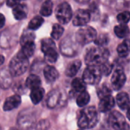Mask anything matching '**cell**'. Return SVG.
<instances>
[{"label":"cell","instance_id":"obj_8","mask_svg":"<svg viewBox=\"0 0 130 130\" xmlns=\"http://www.w3.org/2000/svg\"><path fill=\"white\" fill-rule=\"evenodd\" d=\"M56 17L59 23L62 24H68L72 18V11L70 5L67 2L59 4L56 9Z\"/></svg>","mask_w":130,"mask_h":130},{"label":"cell","instance_id":"obj_12","mask_svg":"<svg viewBox=\"0 0 130 130\" xmlns=\"http://www.w3.org/2000/svg\"><path fill=\"white\" fill-rule=\"evenodd\" d=\"M115 105V100L111 94L107 95L103 98L101 99V101L99 102L98 109L100 112L105 113L110 111Z\"/></svg>","mask_w":130,"mask_h":130},{"label":"cell","instance_id":"obj_25","mask_svg":"<svg viewBox=\"0 0 130 130\" xmlns=\"http://www.w3.org/2000/svg\"><path fill=\"white\" fill-rule=\"evenodd\" d=\"M90 101V95L88 91H84L82 92H80L79 95L78 96L76 99V103L78 107H83L86 106Z\"/></svg>","mask_w":130,"mask_h":130},{"label":"cell","instance_id":"obj_27","mask_svg":"<svg viewBox=\"0 0 130 130\" xmlns=\"http://www.w3.org/2000/svg\"><path fill=\"white\" fill-rule=\"evenodd\" d=\"M64 28L59 24H55L53 26L52 32H51V37L54 40H59L62 35L63 34Z\"/></svg>","mask_w":130,"mask_h":130},{"label":"cell","instance_id":"obj_15","mask_svg":"<svg viewBox=\"0 0 130 130\" xmlns=\"http://www.w3.org/2000/svg\"><path fill=\"white\" fill-rule=\"evenodd\" d=\"M13 15L14 18L18 21L26 18L27 15V7L24 4H18L13 8Z\"/></svg>","mask_w":130,"mask_h":130},{"label":"cell","instance_id":"obj_21","mask_svg":"<svg viewBox=\"0 0 130 130\" xmlns=\"http://www.w3.org/2000/svg\"><path fill=\"white\" fill-rule=\"evenodd\" d=\"M25 85L28 89L32 90V89L40 87L41 85V80L39 76H37L36 75H30L26 79Z\"/></svg>","mask_w":130,"mask_h":130},{"label":"cell","instance_id":"obj_37","mask_svg":"<svg viewBox=\"0 0 130 130\" xmlns=\"http://www.w3.org/2000/svg\"><path fill=\"white\" fill-rule=\"evenodd\" d=\"M126 116H127V118L130 120V107L128 108V110H127V113H126Z\"/></svg>","mask_w":130,"mask_h":130},{"label":"cell","instance_id":"obj_2","mask_svg":"<svg viewBox=\"0 0 130 130\" xmlns=\"http://www.w3.org/2000/svg\"><path fill=\"white\" fill-rule=\"evenodd\" d=\"M98 122V112L94 107H88L83 109L78 120V126L83 129L94 128Z\"/></svg>","mask_w":130,"mask_h":130},{"label":"cell","instance_id":"obj_6","mask_svg":"<svg viewBox=\"0 0 130 130\" xmlns=\"http://www.w3.org/2000/svg\"><path fill=\"white\" fill-rule=\"evenodd\" d=\"M102 72L99 66H88L83 72V80L88 85H97L101 80Z\"/></svg>","mask_w":130,"mask_h":130},{"label":"cell","instance_id":"obj_24","mask_svg":"<svg viewBox=\"0 0 130 130\" xmlns=\"http://www.w3.org/2000/svg\"><path fill=\"white\" fill-rule=\"evenodd\" d=\"M72 87L73 90L75 92H79L80 93V92H82V91H85L86 83L85 82L83 78L82 79L80 78H75L72 82Z\"/></svg>","mask_w":130,"mask_h":130},{"label":"cell","instance_id":"obj_16","mask_svg":"<svg viewBox=\"0 0 130 130\" xmlns=\"http://www.w3.org/2000/svg\"><path fill=\"white\" fill-rule=\"evenodd\" d=\"M117 103L121 110H126L130 106V98L127 93L120 92L117 95Z\"/></svg>","mask_w":130,"mask_h":130},{"label":"cell","instance_id":"obj_10","mask_svg":"<svg viewBox=\"0 0 130 130\" xmlns=\"http://www.w3.org/2000/svg\"><path fill=\"white\" fill-rule=\"evenodd\" d=\"M91 19V13L87 10L78 9L73 18L72 23L75 26L82 27L86 25Z\"/></svg>","mask_w":130,"mask_h":130},{"label":"cell","instance_id":"obj_30","mask_svg":"<svg viewBox=\"0 0 130 130\" xmlns=\"http://www.w3.org/2000/svg\"><path fill=\"white\" fill-rule=\"evenodd\" d=\"M99 68H100V69H101V71L102 72V75H104L106 76H108L111 73V72H112L113 65L111 63H110L108 62V60H107V61L104 62L103 64H101L99 66Z\"/></svg>","mask_w":130,"mask_h":130},{"label":"cell","instance_id":"obj_28","mask_svg":"<svg viewBox=\"0 0 130 130\" xmlns=\"http://www.w3.org/2000/svg\"><path fill=\"white\" fill-rule=\"evenodd\" d=\"M34 38H35V35L34 34L33 32L28 31V30H25L22 34V35L21 37L20 43H21V46H23L24 44H25L27 42L34 41Z\"/></svg>","mask_w":130,"mask_h":130},{"label":"cell","instance_id":"obj_18","mask_svg":"<svg viewBox=\"0 0 130 130\" xmlns=\"http://www.w3.org/2000/svg\"><path fill=\"white\" fill-rule=\"evenodd\" d=\"M35 49H36V45L34 43V41H30V42H27L25 44H24L19 53L21 55H23L24 56L29 59L30 57H31L34 55Z\"/></svg>","mask_w":130,"mask_h":130},{"label":"cell","instance_id":"obj_11","mask_svg":"<svg viewBox=\"0 0 130 130\" xmlns=\"http://www.w3.org/2000/svg\"><path fill=\"white\" fill-rule=\"evenodd\" d=\"M21 103V98L19 95L14 94L12 96L8 97L3 105V110L5 111H10L14 109H16L19 107Z\"/></svg>","mask_w":130,"mask_h":130},{"label":"cell","instance_id":"obj_13","mask_svg":"<svg viewBox=\"0 0 130 130\" xmlns=\"http://www.w3.org/2000/svg\"><path fill=\"white\" fill-rule=\"evenodd\" d=\"M12 82V75L9 69L4 68L0 71V87L3 89L10 88Z\"/></svg>","mask_w":130,"mask_h":130},{"label":"cell","instance_id":"obj_1","mask_svg":"<svg viewBox=\"0 0 130 130\" xmlns=\"http://www.w3.org/2000/svg\"><path fill=\"white\" fill-rule=\"evenodd\" d=\"M110 56V52L107 49L103 46L92 47L88 50L85 61L88 66H100L104 62L108 60Z\"/></svg>","mask_w":130,"mask_h":130},{"label":"cell","instance_id":"obj_3","mask_svg":"<svg viewBox=\"0 0 130 130\" xmlns=\"http://www.w3.org/2000/svg\"><path fill=\"white\" fill-rule=\"evenodd\" d=\"M28 66V58L18 53L11 60L9 64V71L12 76H19L27 71Z\"/></svg>","mask_w":130,"mask_h":130},{"label":"cell","instance_id":"obj_32","mask_svg":"<svg viewBox=\"0 0 130 130\" xmlns=\"http://www.w3.org/2000/svg\"><path fill=\"white\" fill-rule=\"evenodd\" d=\"M110 38L107 34H101L98 38L94 40L95 44L99 46H104L109 43Z\"/></svg>","mask_w":130,"mask_h":130},{"label":"cell","instance_id":"obj_5","mask_svg":"<svg viewBox=\"0 0 130 130\" xmlns=\"http://www.w3.org/2000/svg\"><path fill=\"white\" fill-rule=\"evenodd\" d=\"M41 50L46 60L50 63H54L58 59V53L54 41L50 38H45L41 42Z\"/></svg>","mask_w":130,"mask_h":130},{"label":"cell","instance_id":"obj_29","mask_svg":"<svg viewBox=\"0 0 130 130\" xmlns=\"http://www.w3.org/2000/svg\"><path fill=\"white\" fill-rule=\"evenodd\" d=\"M111 94V89L110 88V87L107 85V84H104L102 85L98 89V95L100 99L110 95Z\"/></svg>","mask_w":130,"mask_h":130},{"label":"cell","instance_id":"obj_38","mask_svg":"<svg viewBox=\"0 0 130 130\" xmlns=\"http://www.w3.org/2000/svg\"><path fill=\"white\" fill-rule=\"evenodd\" d=\"M78 2H79V3H85V2H89L90 0H76Z\"/></svg>","mask_w":130,"mask_h":130},{"label":"cell","instance_id":"obj_34","mask_svg":"<svg viewBox=\"0 0 130 130\" xmlns=\"http://www.w3.org/2000/svg\"><path fill=\"white\" fill-rule=\"evenodd\" d=\"M21 0H7V5L8 7H14L16 6L17 5L20 4Z\"/></svg>","mask_w":130,"mask_h":130},{"label":"cell","instance_id":"obj_36","mask_svg":"<svg viewBox=\"0 0 130 130\" xmlns=\"http://www.w3.org/2000/svg\"><path fill=\"white\" fill-rule=\"evenodd\" d=\"M5 61V57L2 55H0V66H2L4 63Z\"/></svg>","mask_w":130,"mask_h":130},{"label":"cell","instance_id":"obj_19","mask_svg":"<svg viewBox=\"0 0 130 130\" xmlns=\"http://www.w3.org/2000/svg\"><path fill=\"white\" fill-rule=\"evenodd\" d=\"M117 53L120 57H126L130 53V40L129 39H125L118 46Z\"/></svg>","mask_w":130,"mask_h":130},{"label":"cell","instance_id":"obj_22","mask_svg":"<svg viewBox=\"0 0 130 130\" xmlns=\"http://www.w3.org/2000/svg\"><path fill=\"white\" fill-rule=\"evenodd\" d=\"M114 32L115 34L120 38H125L128 37L130 34L129 28L126 25V24H120L119 25H117L114 27Z\"/></svg>","mask_w":130,"mask_h":130},{"label":"cell","instance_id":"obj_17","mask_svg":"<svg viewBox=\"0 0 130 130\" xmlns=\"http://www.w3.org/2000/svg\"><path fill=\"white\" fill-rule=\"evenodd\" d=\"M44 93H45L44 89L43 88H41L40 86L32 89L31 92H30V95L32 103L34 104H39L42 101V99L44 96Z\"/></svg>","mask_w":130,"mask_h":130},{"label":"cell","instance_id":"obj_35","mask_svg":"<svg viewBox=\"0 0 130 130\" xmlns=\"http://www.w3.org/2000/svg\"><path fill=\"white\" fill-rule=\"evenodd\" d=\"M5 24V18L2 14L0 13V29L4 27Z\"/></svg>","mask_w":130,"mask_h":130},{"label":"cell","instance_id":"obj_9","mask_svg":"<svg viewBox=\"0 0 130 130\" xmlns=\"http://www.w3.org/2000/svg\"><path fill=\"white\" fill-rule=\"evenodd\" d=\"M126 82V76L123 69H116L111 77V85L115 91L120 90Z\"/></svg>","mask_w":130,"mask_h":130},{"label":"cell","instance_id":"obj_4","mask_svg":"<svg viewBox=\"0 0 130 130\" xmlns=\"http://www.w3.org/2000/svg\"><path fill=\"white\" fill-rule=\"evenodd\" d=\"M97 37V31L94 28L89 26H82L76 32L75 39L78 43L85 46L93 42Z\"/></svg>","mask_w":130,"mask_h":130},{"label":"cell","instance_id":"obj_14","mask_svg":"<svg viewBox=\"0 0 130 130\" xmlns=\"http://www.w3.org/2000/svg\"><path fill=\"white\" fill-rule=\"evenodd\" d=\"M43 75L45 79L49 83H53L59 78V72L55 67L52 66H46L43 69Z\"/></svg>","mask_w":130,"mask_h":130},{"label":"cell","instance_id":"obj_23","mask_svg":"<svg viewBox=\"0 0 130 130\" xmlns=\"http://www.w3.org/2000/svg\"><path fill=\"white\" fill-rule=\"evenodd\" d=\"M53 2L51 0H46L43 2V4L41 6V8L40 10V14L42 16L48 17L51 15L53 12Z\"/></svg>","mask_w":130,"mask_h":130},{"label":"cell","instance_id":"obj_33","mask_svg":"<svg viewBox=\"0 0 130 130\" xmlns=\"http://www.w3.org/2000/svg\"><path fill=\"white\" fill-rule=\"evenodd\" d=\"M58 101V94H53L50 95L49 98H47V105L49 107L53 108L55 107Z\"/></svg>","mask_w":130,"mask_h":130},{"label":"cell","instance_id":"obj_20","mask_svg":"<svg viewBox=\"0 0 130 130\" xmlns=\"http://www.w3.org/2000/svg\"><path fill=\"white\" fill-rule=\"evenodd\" d=\"M81 66H82V62L80 60H75L71 64H69L68 67L66 68V75L68 77L75 76L79 71Z\"/></svg>","mask_w":130,"mask_h":130},{"label":"cell","instance_id":"obj_31","mask_svg":"<svg viewBox=\"0 0 130 130\" xmlns=\"http://www.w3.org/2000/svg\"><path fill=\"white\" fill-rule=\"evenodd\" d=\"M117 19L120 24H127L130 21V12L129 11H124L118 14Z\"/></svg>","mask_w":130,"mask_h":130},{"label":"cell","instance_id":"obj_26","mask_svg":"<svg viewBox=\"0 0 130 130\" xmlns=\"http://www.w3.org/2000/svg\"><path fill=\"white\" fill-rule=\"evenodd\" d=\"M43 18L41 16H36L31 19V21L28 24V27L31 30H37L40 27V26L43 24Z\"/></svg>","mask_w":130,"mask_h":130},{"label":"cell","instance_id":"obj_7","mask_svg":"<svg viewBox=\"0 0 130 130\" xmlns=\"http://www.w3.org/2000/svg\"><path fill=\"white\" fill-rule=\"evenodd\" d=\"M108 123L110 126L113 129L125 130L129 129V126L126 122L123 115L117 110H114L110 113L108 118Z\"/></svg>","mask_w":130,"mask_h":130}]
</instances>
